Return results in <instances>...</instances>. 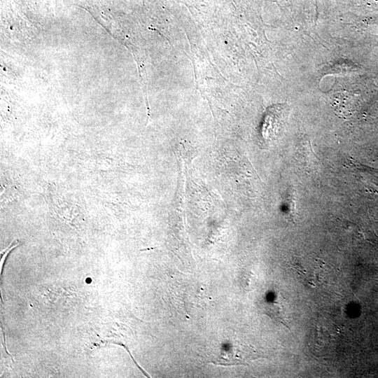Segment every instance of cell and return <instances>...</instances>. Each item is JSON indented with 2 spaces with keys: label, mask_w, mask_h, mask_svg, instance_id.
Wrapping results in <instances>:
<instances>
[{
  "label": "cell",
  "mask_w": 378,
  "mask_h": 378,
  "mask_svg": "<svg viewBox=\"0 0 378 378\" xmlns=\"http://www.w3.org/2000/svg\"><path fill=\"white\" fill-rule=\"evenodd\" d=\"M282 106H273L267 108L262 127L265 139H271L278 133L285 117Z\"/></svg>",
  "instance_id": "cell-1"
}]
</instances>
